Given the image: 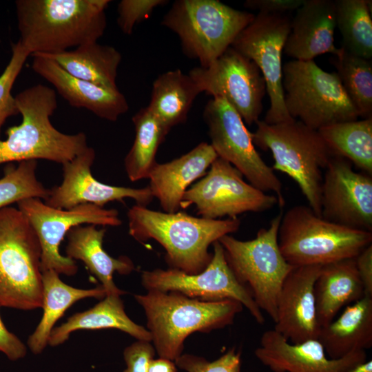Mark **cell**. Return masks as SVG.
Returning a JSON list of instances; mask_svg holds the SVG:
<instances>
[{
	"mask_svg": "<svg viewBox=\"0 0 372 372\" xmlns=\"http://www.w3.org/2000/svg\"><path fill=\"white\" fill-rule=\"evenodd\" d=\"M110 0H17L19 41L31 56L97 42Z\"/></svg>",
	"mask_w": 372,
	"mask_h": 372,
	"instance_id": "1",
	"label": "cell"
},
{
	"mask_svg": "<svg viewBox=\"0 0 372 372\" xmlns=\"http://www.w3.org/2000/svg\"><path fill=\"white\" fill-rule=\"evenodd\" d=\"M129 234L143 242L153 239L165 250L170 268L188 274L203 271L209 264V247L225 235L237 231L238 218L208 219L178 211L167 213L132 206L127 212Z\"/></svg>",
	"mask_w": 372,
	"mask_h": 372,
	"instance_id": "2",
	"label": "cell"
},
{
	"mask_svg": "<svg viewBox=\"0 0 372 372\" xmlns=\"http://www.w3.org/2000/svg\"><path fill=\"white\" fill-rule=\"evenodd\" d=\"M15 100L22 121L9 127L7 138L0 140V165L38 159L62 165L88 147L83 132L65 134L51 123L57 108L54 90L34 85L17 94Z\"/></svg>",
	"mask_w": 372,
	"mask_h": 372,
	"instance_id": "3",
	"label": "cell"
},
{
	"mask_svg": "<svg viewBox=\"0 0 372 372\" xmlns=\"http://www.w3.org/2000/svg\"><path fill=\"white\" fill-rule=\"evenodd\" d=\"M134 298L145 311L155 350L160 358L172 361L182 355L191 333L230 325L243 309L236 300H201L176 291H149Z\"/></svg>",
	"mask_w": 372,
	"mask_h": 372,
	"instance_id": "4",
	"label": "cell"
},
{
	"mask_svg": "<svg viewBox=\"0 0 372 372\" xmlns=\"http://www.w3.org/2000/svg\"><path fill=\"white\" fill-rule=\"evenodd\" d=\"M278 239L286 261L298 267L355 258L371 244L372 232L329 221L309 206L296 205L282 214Z\"/></svg>",
	"mask_w": 372,
	"mask_h": 372,
	"instance_id": "5",
	"label": "cell"
},
{
	"mask_svg": "<svg viewBox=\"0 0 372 372\" xmlns=\"http://www.w3.org/2000/svg\"><path fill=\"white\" fill-rule=\"evenodd\" d=\"M252 133L254 145L269 150L273 170L288 175L298 185L309 207L321 216V189L324 169L333 156L318 130L294 120L268 124L258 120Z\"/></svg>",
	"mask_w": 372,
	"mask_h": 372,
	"instance_id": "6",
	"label": "cell"
},
{
	"mask_svg": "<svg viewBox=\"0 0 372 372\" xmlns=\"http://www.w3.org/2000/svg\"><path fill=\"white\" fill-rule=\"evenodd\" d=\"M41 250L23 213L0 209V306L21 310L41 307Z\"/></svg>",
	"mask_w": 372,
	"mask_h": 372,
	"instance_id": "7",
	"label": "cell"
},
{
	"mask_svg": "<svg viewBox=\"0 0 372 372\" xmlns=\"http://www.w3.org/2000/svg\"><path fill=\"white\" fill-rule=\"evenodd\" d=\"M218 0H177L161 24L176 33L183 53L207 67L229 48L254 19Z\"/></svg>",
	"mask_w": 372,
	"mask_h": 372,
	"instance_id": "8",
	"label": "cell"
},
{
	"mask_svg": "<svg viewBox=\"0 0 372 372\" xmlns=\"http://www.w3.org/2000/svg\"><path fill=\"white\" fill-rule=\"evenodd\" d=\"M282 214L281 211L276 215L269 227L258 230L251 240H240L228 234L218 240L237 279L249 289L257 305L274 323L282 283L293 268L285 259L278 245Z\"/></svg>",
	"mask_w": 372,
	"mask_h": 372,
	"instance_id": "9",
	"label": "cell"
},
{
	"mask_svg": "<svg viewBox=\"0 0 372 372\" xmlns=\"http://www.w3.org/2000/svg\"><path fill=\"white\" fill-rule=\"evenodd\" d=\"M282 87L289 115L313 130L360 117L336 72L323 70L314 60L285 63Z\"/></svg>",
	"mask_w": 372,
	"mask_h": 372,
	"instance_id": "10",
	"label": "cell"
},
{
	"mask_svg": "<svg viewBox=\"0 0 372 372\" xmlns=\"http://www.w3.org/2000/svg\"><path fill=\"white\" fill-rule=\"evenodd\" d=\"M203 117L218 157L235 167L251 185L273 192L282 207L285 199L282 183L256 149L252 133L239 114L225 99L212 98L205 105Z\"/></svg>",
	"mask_w": 372,
	"mask_h": 372,
	"instance_id": "11",
	"label": "cell"
},
{
	"mask_svg": "<svg viewBox=\"0 0 372 372\" xmlns=\"http://www.w3.org/2000/svg\"><path fill=\"white\" fill-rule=\"evenodd\" d=\"M17 204L38 238L42 272L54 270L68 276L76 273L75 260L61 255L59 251L61 242L72 228L83 224L110 227L122 224L116 209L92 204L62 209L49 206L38 198H26Z\"/></svg>",
	"mask_w": 372,
	"mask_h": 372,
	"instance_id": "12",
	"label": "cell"
},
{
	"mask_svg": "<svg viewBox=\"0 0 372 372\" xmlns=\"http://www.w3.org/2000/svg\"><path fill=\"white\" fill-rule=\"evenodd\" d=\"M278 205L268 194L247 183L227 161L217 157L203 177L183 195L180 209L194 205L197 214L208 219L236 218L246 212H262Z\"/></svg>",
	"mask_w": 372,
	"mask_h": 372,
	"instance_id": "13",
	"label": "cell"
},
{
	"mask_svg": "<svg viewBox=\"0 0 372 372\" xmlns=\"http://www.w3.org/2000/svg\"><path fill=\"white\" fill-rule=\"evenodd\" d=\"M291 20L287 14L258 12L231 45L255 63L264 77L269 107L263 121L268 124L295 120L286 110L282 87V54Z\"/></svg>",
	"mask_w": 372,
	"mask_h": 372,
	"instance_id": "14",
	"label": "cell"
},
{
	"mask_svg": "<svg viewBox=\"0 0 372 372\" xmlns=\"http://www.w3.org/2000/svg\"><path fill=\"white\" fill-rule=\"evenodd\" d=\"M214 252L208 266L196 274L176 269L144 271L142 285L149 291H176L187 297L206 301L233 300L245 307L260 324L265 322L262 310L249 289L236 277L218 241L213 243Z\"/></svg>",
	"mask_w": 372,
	"mask_h": 372,
	"instance_id": "15",
	"label": "cell"
},
{
	"mask_svg": "<svg viewBox=\"0 0 372 372\" xmlns=\"http://www.w3.org/2000/svg\"><path fill=\"white\" fill-rule=\"evenodd\" d=\"M188 74L202 92L225 99L245 124L259 120L265 81L255 63L231 46L208 66L194 68Z\"/></svg>",
	"mask_w": 372,
	"mask_h": 372,
	"instance_id": "16",
	"label": "cell"
},
{
	"mask_svg": "<svg viewBox=\"0 0 372 372\" xmlns=\"http://www.w3.org/2000/svg\"><path fill=\"white\" fill-rule=\"evenodd\" d=\"M321 216L333 223L372 232V178L348 160L333 156L324 169Z\"/></svg>",
	"mask_w": 372,
	"mask_h": 372,
	"instance_id": "17",
	"label": "cell"
},
{
	"mask_svg": "<svg viewBox=\"0 0 372 372\" xmlns=\"http://www.w3.org/2000/svg\"><path fill=\"white\" fill-rule=\"evenodd\" d=\"M96 157L94 149L87 147L72 160L62 164L63 180L49 189L44 203L57 209H69L82 204L101 207L113 201L132 198L136 205L147 207L154 199L149 187L132 188L103 183L92 174Z\"/></svg>",
	"mask_w": 372,
	"mask_h": 372,
	"instance_id": "18",
	"label": "cell"
},
{
	"mask_svg": "<svg viewBox=\"0 0 372 372\" xmlns=\"http://www.w3.org/2000/svg\"><path fill=\"white\" fill-rule=\"evenodd\" d=\"M254 353L273 372H347L366 360L365 351L331 359L318 339L291 343L273 329L262 333Z\"/></svg>",
	"mask_w": 372,
	"mask_h": 372,
	"instance_id": "19",
	"label": "cell"
},
{
	"mask_svg": "<svg viewBox=\"0 0 372 372\" xmlns=\"http://www.w3.org/2000/svg\"><path fill=\"white\" fill-rule=\"evenodd\" d=\"M322 266L293 267L282 283L273 329L291 343L318 338L314 285Z\"/></svg>",
	"mask_w": 372,
	"mask_h": 372,
	"instance_id": "20",
	"label": "cell"
},
{
	"mask_svg": "<svg viewBox=\"0 0 372 372\" xmlns=\"http://www.w3.org/2000/svg\"><path fill=\"white\" fill-rule=\"evenodd\" d=\"M32 56V70L52 84L71 106L86 109L110 121H116L128 111L127 101L118 89L107 88L73 76L46 57Z\"/></svg>",
	"mask_w": 372,
	"mask_h": 372,
	"instance_id": "21",
	"label": "cell"
},
{
	"mask_svg": "<svg viewBox=\"0 0 372 372\" xmlns=\"http://www.w3.org/2000/svg\"><path fill=\"white\" fill-rule=\"evenodd\" d=\"M296 10L283 52L293 60L304 61L326 53L337 56L340 48L334 45V1L304 0Z\"/></svg>",
	"mask_w": 372,
	"mask_h": 372,
	"instance_id": "22",
	"label": "cell"
},
{
	"mask_svg": "<svg viewBox=\"0 0 372 372\" xmlns=\"http://www.w3.org/2000/svg\"><path fill=\"white\" fill-rule=\"evenodd\" d=\"M217 157L210 144L201 142L178 158L156 164L148 177V187L165 212L174 213L180 210L185 192L194 181L206 174Z\"/></svg>",
	"mask_w": 372,
	"mask_h": 372,
	"instance_id": "23",
	"label": "cell"
},
{
	"mask_svg": "<svg viewBox=\"0 0 372 372\" xmlns=\"http://www.w3.org/2000/svg\"><path fill=\"white\" fill-rule=\"evenodd\" d=\"M105 228L96 225H79L72 228L67 234L65 254L68 258L81 260L89 271L101 283L107 295L123 294L114 282L115 272L128 275L134 269L132 260L127 256L114 258L103 249Z\"/></svg>",
	"mask_w": 372,
	"mask_h": 372,
	"instance_id": "24",
	"label": "cell"
},
{
	"mask_svg": "<svg viewBox=\"0 0 372 372\" xmlns=\"http://www.w3.org/2000/svg\"><path fill=\"white\" fill-rule=\"evenodd\" d=\"M318 340L331 359L372 347V297L347 305L337 318L321 327Z\"/></svg>",
	"mask_w": 372,
	"mask_h": 372,
	"instance_id": "25",
	"label": "cell"
},
{
	"mask_svg": "<svg viewBox=\"0 0 372 372\" xmlns=\"http://www.w3.org/2000/svg\"><path fill=\"white\" fill-rule=\"evenodd\" d=\"M316 311L320 327L331 322L346 306L364 296L355 258L324 265L314 285Z\"/></svg>",
	"mask_w": 372,
	"mask_h": 372,
	"instance_id": "26",
	"label": "cell"
},
{
	"mask_svg": "<svg viewBox=\"0 0 372 372\" xmlns=\"http://www.w3.org/2000/svg\"><path fill=\"white\" fill-rule=\"evenodd\" d=\"M119 294H109L93 307L73 314L52 329L48 344L56 347L64 343L70 335L79 330L116 329L137 340L152 341L151 334L143 327L133 322L126 314Z\"/></svg>",
	"mask_w": 372,
	"mask_h": 372,
	"instance_id": "27",
	"label": "cell"
},
{
	"mask_svg": "<svg viewBox=\"0 0 372 372\" xmlns=\"http://www.w3.org/2000/svg\"><path fill=\"white\" fill-rule=\"evenodd\" d=\"M42 285L43 316L28 340V346L34 354L43 352L48 344L54 324L72 304L84 298L100 299L107 295L101 285L87 289L68 285L61 280L59 274L54 270L42 272Z\"/></svg>",
	"mask_w": 372,
	"mask_h": 372,
	"instance_id": "28",
	"label": "cell"
},
{
	"mask_svg": "<svg viewBox=\"0 0 372 372\" xmlns=\"http://www.w3.org/2000/svg\"><path fill=\"white\" fill-rule=\"evenodd\" d=\"M37 55L54 61L73 76L107 88L118 89L117 70L122 56L112 46L94 42L74 50Z\"/></svg>",
	"mask_w": 372,
	"mask_h": 372,
	"instance_id": "29",
	"label": "cell"
},
{
	"mask_svg": "<svg viewBox=\"0 0 372 372\" xmlns=\"http://www.w3.org/2000/svg\"><path fill=\"white\" fill-rule=\"evenodd\" d=\"M201 90L189 74L177 69L160 74L154 81L147 107L169 132L187 121Z\"/></svg>",
	"mask_w": 372,
	"mask_h": 372,
	"instance_id": "30",
	"label": "cell"
},
{
	"mask_svg": "<svg viewBox=\"0 0 372 372\" xmlns=\"http://www.w3.org/2000/svg\"><path fill=\"white\" fill-rule=\"evenodd\" d=\"M318 132L333 156L372 174V118L329 125Z\"/></svg>",
	"mask_w": 372,
	"mask_h": 372,
	"instance_id": "31",
	"label": "cell"
},
{
	"mask_svg": "<svg viewBox=\"0 0 372 372\" xmlns=\"http://www.w3.org/2000/svg\"><path fill=\"white\" fill-rule=\"evenodd\" d=\"M135 136L124 159V167L130 181L148 178L156 165V154L169 132L147 107L141 108L132 117Z\"/></svg>",
	"mask_w": 372,
	"mask_h": 372,
	"instance_id": "32",
	"label": "cell"
},
{
	"mask_svg": "<svg viewBox=\"0 0 372 372\" xmlns=\"http://www.w3.org/2000/svg\"><path fill=\"white\" fill-rule=\"evenodd\" d=\"M335 23L342 37V48L368 59L372 58L371 1H334Z\"/></svg>",
	"mask_w": 372,
	"mask_h": 372,
	"instance_id": "33",
	"label": "cell"
},
{
	"mask_svg": "<svg viewBox=\"0 0 372 372\" xmlns=\"http://www.w3.org/2000/svg\"><path fill=\"white\" fill-rule=\"evenodd\" d=\"M331 63L342 85L363 118H372V62L346 51L342 47Z\"/></svg>",
	"mask_w": 372,
	"mask_h": 372,
	"instance_id": "34",
	"label": "cell"
},
{
	"mask_svg": "<svg viewBox=\"0 0 372 372\" xmlns=\"http://www.w3.org/2000/svg\"><path fill=\"white\" fill-rule=\"evenodd\" d=\"M37 161L19 162L16 166L8 164L0 178V209L29 198L45 200L49 194L37 176Z\"/></svg>",
	"mask_w": 372,
	"mask_h": 372,
	"instance_id": "35",
	"label": "cell"
},
{
	"mask_svg": "<svg viewBox=\"0 0 372 372\" xmlns=\"http://www.w3.org/2000/svg\"><path fill=\"white\" fill-rule=\"evenodd\" d=\"M31 55L18 41L12 45V56L0 75V134L8 118L19 114L15 96L11 92L28 57Z\"/></svg>",
	"mask_w": 372,
	"mask_h": 372,
	"instance_id": "36",
	"label": "cell"
},
{
	"mask_svg": "<svg viewBox=\"0 0 372 372\" xmlns=\"http://www.w3.org/2000/svg\"><path fill=\"white\" fill-rule=\"evenodd\" d=\"M174 362L187 372H241V353L234 347L212 362L192 354H183Z\"/></svg>",
	"mask_w": 372,
	"mask_h": 372,
	"instance_id": "37",
	"label": "cell"
},
{
	"mask_svg": "<svg viewBox=\"0 0 372 372\" xmlns=\"http://www.w3.org/2000/svg\"><path fill=\"white\" fill-rule=\"evenodd\" d=\"M165 0H122L117 7L118 25L126 34H131L136 23L146 19L158 6L164 5Z\"/></svg>",
	"mask_w": 372,
	"mask_h": 372,
	"instance_id": "38",
	"label": "cell"
},
{
	"mask_svg": "<svg viewBox=\"0 0 372 372\" xmlns=\"http://www.w3.org/2000/svg\"><path fill=\"white\" fill-rule=\"evenodd\" d=\"M155 348L150 342L137 340L123 351L126 369L123 372H147L149 362L154 359Z\"/></svg>",
	"mask_w": 372,
	"mask_h": 372,
	"instance_id": "39",
	"label": "cell"
},
{
	"mask_svg": "<svg viewBox=\"0 0 372 372\" xmlns=\"http://www.w3.org/2000/svg\"><path fill=\"white\" fill-rule=\"evenodd\" d=\"M304 0H247L244 6L265 14H287L297 10Z\"/></svg>",
	"mask_w": 372,
	"mask_h": 372,
	"instance_id": "40",
	"label": "cell"
},
{
	"mask_svg": "<svg viewBox=\"0 0 372 372\" xmlns=\"http://www.w3.org/2000/svg\"><path fill=\"white\" fill-rule=\"evenodd\" d=\"M0 353L12 361L24 358L27 348L23 342L5 327L0 316Z\"/></svg>",
	"mask_w": 372,
	"mask_h": 372,
	"instance_id": "41",
	"label": "cell"
},
{
	"mask_svg": "<svg viewBox=\"0 0 372 372\" xmlns=\"http://www.w3.org/2000/svg\"><path fill=\"white\" fill-rule=\"evenodd\" d=\"M355 262L364 296L372 297V244L355 258Z\"/></svg>",
	"mask_w": 372,
	"mask_h": 372,
	"instance_id": "42",
	"label": "cell"
},
{
	"mask_svg": "<svg viewBox=\"0 0 372 372\" xmlns=\"http://www.w3.org/2000/svg\"><path fill=\"white\" fill-rule=\"evenodd\" d=\"M175 363L168 359L159 358L152 359L148 365L147 372H176Z\"/></svg>",
	"mask_w": 372,
	"mask_h": 372,
	"instance_id": "43",
	"label": "cell"
},
{
	"mask_svg": "<svg viewBox=\"0 0 372 372\" xmlns=\"http://www.w3.org/2000/svg\"><path fill=\"white\" fill-rule=\"evenodd\" d=\"M347 372H372V361H365L360 363Z\"/></svg>",
	"mask_w": 372,
	"mask_h": 372,
	"instance_id": "44",
	"label": "cell"
}]
</instances>
